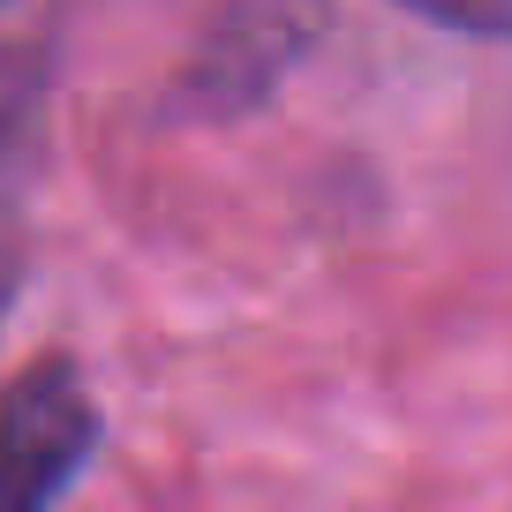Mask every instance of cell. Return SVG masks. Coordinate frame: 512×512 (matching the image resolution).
<instances>
[{
  "label": "cell",
  "mask_w": 512,
  "mask_h": 512,
  "mask_svg": "<svg viewBox=\"0 0 512 512\" xmlns=\"http://www.w3.org/2000/svg\"><path fill=\"white\" fill-rule=\"evenodd\" d=\"M98 437L106 422L83 369L68 354L31 362L0 392V512H53L98 452Z\"/></svg>",
  "instance_id": "1"
},
{
  "label": "cell",
  "mask_w": 512,
  "mask_h": 512,
  "mask_svg": "<svg viewBox=\"0 0 512 512\" xmlns=\"http://www.w3.org/2000/svg\"><path fill=\"white\" fill-rule=\"evenodd\" d=\"M317 31H324V16H287V8L226 16L219 31H211V46H204V68H196L204 106H219V98H226V76H241V83H234V106L264 98V91H272V76L294 61V46H309Z\"/></svg>",
  "instance_id": "2"
},
{
  "label": "cell",
  "mask_w": 512,
  "mask_h": 512,
  "mask_svg": "<svg viewBox=\"0 0 512 512\" xmlns=\"http://www.w3.org/2000/svg\"><path fill=\"white\" fill-rule=\"evenodd\" d=\"M38 113H46V46L38 31L0 23V189L31 166Z\"/></svg>",
  "instance_id": "3"
},
{
  "label": "cell",
  "mask_w": 512,
  "mask_h": 512,
  "mask_svg": "<svg viewBox=\"0 0 512 512\" xmlns=\"http://www.w3.org/2000/svg\"><path fill=\"white\" fill-rule=\"evenodd\" d=\"M422 23H445V31H475V38H512V8H415Z\"/></svg>",
  "instance_id": "4"
},
{
  "label": "cell",
  "mask_w": 512,
  "mask_h": 512,
  "mask_svg": "<svg viewBox=\"0 0 512 512\" xmlns=\"http://www.w3.org/2000/svg\"><path fill=\"white\" fill-rule=\"evenodd\" d=\"M16 272H23V264H16L8 249H0V317H8V294H16Z\"/></svg>",
  "instance_id": "5"
}]
</instances>
